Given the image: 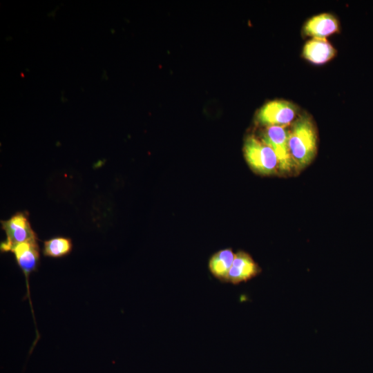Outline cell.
<instances>
[{
    "instance_id": "9",
    "label": "cell",
    "mask_w": 373,
    "mask_h": 373,
    "mask_svg": "<svg viewBox=\"0 0 373 373\" xmlns=\"http://www.w3.org/2000/svg\"><path fill=\"white\" fill-rule=\"evenodd\" d=\"M336 50L326 39L312 38L308 40L303 48V57L314 64H323L330 61Z\"/></svg>"
},
{
    "instance_id": "4",
    "label": "cell",
    "mask_w": 373,
    "mask_h": 373,
    "mask_svg": "<svg viewBox=\"0 0 373 373\" xmlns=\"http://www.w3.org/2000/svg\"><path fill=\"white\" fill-rule=\"evenodd\" d=\"M262 142L274 151L278 162V168L289 171L294 166L289 148V131L285 126H268L263 134Z\"/></svg>"
},
{
    "instance_id": "2",
    "label": "cell",
    "mask_w": 373,
    "mask_h": 373,
    "mask_svg": "<svg viewBox=\"0 0 373 373\" xmlns=\"http://www.w3.org/2000/svg\"><path fill=\"white\" fill-rule=\"evenodd\" d=\"M246 160L251 168L262 175H270L278 166L273 149L254 136H248L244 144Z\"/></svg>"
},
{
    "instance_id": "3",
    "label": "cell",
    "mask_w": 373,
    "mask_h": 373,
    "mask_svg": "<svg viewBox=\"0 0 373 373\" xmlns=\"http://www.w3.org/2000/svg\"><path fill=\"white\" fill-rule=\"evenodd\" d=\"M6 240L1 242V252H8L16 245L30 241H37L36 233L31 227L27 212H17L6 220H1Z\"/></svg>"
},
{
    "instance_id": "6",
    "label": "cell",
    "mask_w": 373,
    "mask_h": 373,
    "mask_svg": "<svg viewBox=\"0 0 373 373\" xmlns=\"http://www.w3.org/2000/svg\"><path fill=\"white\" fill-rule=\"evenodd\" d=\"M26 278L28 295L29 296L28 278L30 275L37 271L39 263V248L37 241L20 243L15 246L10 251Z\"/></svg>"
},
{
    "instance_id": "11",
    "label": "cell",
    "mask_w": 373,
    "mask_h": 373,
    "mask_svg": "<svg viewBox=\"0 0 373 373\" xmlns=\"http://www.w3.org/2000/svg\"><path fill=\"white\" fill-rule=\"evenodd\" d=\"M73 249L70 238L55 236L44 242L42 253L44 256L58 258L68 255Z\"/></svg>"
},
{
    "instance_id": "1",
    "label": "cell",
    "mask_w": 373,
    "mask_h": 373,
    "mask_svg": "<svg viewBox=\"0 0 373 373\" xmlns=\"http://www.w3.org/2000/svg\"><path fill=\"white\" fill-rule=\"evenodd\" d=\"M289 148L294 165L309 164L316 153L317 135L314 125L307 115L297 119L289 131Z\"/></svg>"
},
{
    "instance_id": "8",
    "label": "cell",
    "mask_w": 373,
    "mask_h": 373,
    "mask_svg": "<svg viewBox=\"0 0 373 373\" xmlns=\"http://www.w3.org/2000/svg\"><path fill=\"white\" fill-rule=\"evenodd\" d=\"M336 18L329 13H322L309 19L303 27L305 35L316 39H325L338 30Z\"/></svg>"
},
{
    "instance_id": "5",
    "label": "cell",
    "mask_w": 373,
    "mask_h": 373,
    "mask_svg": "<svg viewBox=\"0 0 373 373\" xmlns=\"http://www.w3.org/2000/svg\"><path fill=\"white\" fill-rule=\"evenodd\" d=\"M296 107L285 100H274L265 104L258 112L257 119L262 124L286 126L295 118Z\"/></svg>"
},
{
    "instance_id": "10",
    "label": "cell",
    "mask_w": 373,
    "mask_h": 373,
    "mask_svg": "<svg viewBox=\"0 0 373 373\" xmlns=\"http://www.w3.org/2000/svg\"><path fill=\"white\" fill-rule=\"evenodd\" d=\"M234 256L235 254L229 248L221 249L213 254L208 265L211 274L220 281L227 283L228 274Z\"/></svg>"
},
{
    "instance_id": "7",
    "label": "cell",
    "mask_w": 373,
    "mask_h": 373,
    "mask_svg": "<svg viewBox=\"0 0 373 373\" xmlns=\"http://www.w3.org/2000/svg\"><path fill=\"white\" fill-rule=\"evenodd\" d=\"M262 269L253 258L244 251L235 254L232 266L229 270L227 283L238 285L254 278Z\"/></svg>"
}]
</instances>
